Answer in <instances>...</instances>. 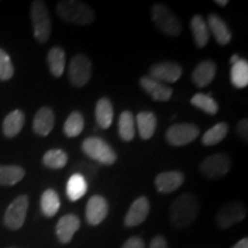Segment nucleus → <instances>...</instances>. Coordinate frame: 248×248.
I'll list each match as a JSON object with an SVG mask.
<instances>
[{
	"instance_id": "nucleus-25",
	"label": "nucleus",
	"mask_w": 248,
	"mask_h": 248,
	"mask_svg": "<svg viewBox=\"0 0 248 248\" xmlns=\"http://www.w3.org/2000/svg\"><path fill=\"white\" fill-rule=\"evenodd\" d=\"M61 200L58 192L53 188H47L40 197V210L45 217H53L60 210Z\"/></svg>"
},
{
	"instance_id": "nucleus-30",
	"label": "nucleus",
	"mask_w": 248,
	"mask_h": 248,
	"mask_svg": "<svg viewBox=\"0 0 248 248\" xmlns=\"http://www.w3.org/2000/svg\"><path fill=\"white\" fill-rule=\"evenodd\" d=\"M231 83L234 88L244 89L248 85V62L244 59L232 64L230 73Z\"/></svg>"
},
{
	"instance_id": "nucleus-9",
	"label": "nucleus",
	"mask_w": 248,
	"mask_h": 248,
	"mask_svg": "<svg viewBox=\"0 0 248 248\" xmlns=\"http://www.w3.org/2000/svg\"><path fill=\"white\" fill-rule=\"evenodd\" d=\"M200 130L193 123H178L173 124L167 130V141L172 146H185L191 144L199 136Z\"/></svg>"
},
{
	"instance_id": "nucleus-28",
	"label": "nucleus",
	"mask_w": 248,
	"mask_h": 248,
	"mask_svg": "<svg viewBox=\"0 0 248 248\" xmlns=\"http://www.w3.org/2000/svg\"><path fill=\"white\" fill-rule=\"evenodd\" d=\"M119 135L123 141H131L136 136V121L132 113L129 110L123 111L119 119Z\"/></svg>"
},
{
	"instance_id": "nucleus-2",
	"label": "nucleus",
	"mask_w": 248,
	"mask_h": 248,
	"mask_svg": "<svg viewBox=\"0 0 248 248\" xmlns=\"http://www.w3.org/2000/svg\"><path fill=\"white\" fill-rule=\"evenodd\" d=\"M59 17L76 26H90L95 18L94 11L86 2L79 0H62L57 4Z\"/></svg>"
},
{
	"instance_id": "nucleus-36",
	"label": "nucleus",
	"mask_w": 248,
	"mask_h": 248,
	"mask_svg": "<svg viewBox=\"0 0 248 248\" xmlns=\"http://www.w3.org/2000/svg\"><path fill=\"white\" fill-rule=\"evenodd\" d=\"M237 131L238 135L240 136V138L247 142L248 140V121L247 119L241 120L237 125Z\"/></svg>"
},
{
	"instance_id": "nucleus-21",
	"label": "nucleus",
	"mask_w": 248,
	"mask_h": 248,
	"mask_svg": "<svg viewBox=\"0 0 248 248\" xmlns=\"http://www.w3.org/2000/svg\"><path fill=\"white\" fill-rule=\"evenodd\" d=\"M191 30L197 47L203 48L204 46L208 44L210 39V31L206 20L201 15L197 14L192 17Z\"/></svg>"
},
{
	"instance_id": "nucleus-12",
	"label": "nucleus",
	"mask_w": 248,
	"mask_h": 248,
	"mask_svg": "<svg viewBox=\"0 0 248 248\" xmlns=\"http://www.w3.org/2000/svg\"><path fill=\"white\" fill-rule=\"evenodd\" d=\"M108 215V202L102 195H92L86 203L85 217L90 225L95 226L104 222Z\"/></svg>"
},
{
	"instance_id": "nucleus-38",
	"label": "nucleus",
	"mask_w": 248,
	"mask_h": 248,
	"mask_svg": "<svg viewBox=\"0 0 248 248\" xmlns=\"http://www.w3.org/2000/svg\"><path fill=\"white\" fill-rule=\"evenodd\" d=\"M232 248H248V239L247 238H244V239L238 241L234 246H232Z\"/></svg>"
},
{
	"instance_id": "nucleus-18",
	"label": "nucleus",
	"mask_w": 248,
	"mask_h": 248,
	"mask_svg": "<svg viewBox=\"0 0 248 248\" xmlns=\"http://www.w3.org/2000/svg\"><path fill=\"white\" fill-rule=\"evenodd\" d=\"M217 67L213 60L201 61L194 70L192 71L191 79L193 84L198 88H206L213 82L216 76Z\"/></svg>"
},
{
	"instance_id": "nucleus-5",
	"label": "nucleus",
	"mask_w": 248,
	"mask_h": 248,
	"mask_svg": "<svg viewBox=\"0 0 248 248\" xmlns=\"http://www.w3.org/2000/svg\"><path fill=\"white\" fill-rule=\"evenodd\" d=\"M82 151L93 161L106 166L116 162L117 155L108 142L99 137H89L82 142Z\"/></svg>"
},
{
	"instance_id": "nucleus-15",
	"label": "nucleus",
	"mask_w": 248,
	"mask_h": 248,
	"mask_svg": "<svg viewBox=\"0 0 248 248\" xmlns=\"http://www.w3.org/2000/svg\"><path fill=\"white\" fill-rule=\"evenodd\" d=\"M80 219L78 216L74 214H68V215L62 216L57 223V238L61 244H69L73 240L74 234L79 230Z\"/></svg>"
},
{
	"instance_id": "nucleus-8",
	"label": "nucleus",
	"mask_w": 248,
	"mask_h": 248,
	"mask_svg": "<svg viewBox=\"0 0 248 248\" xmlns=\"http://www.w3.org/2000/svg\"><path fill=\"white\" fill-rule=\"evenodd\" d=\"M232 166L230 156L226 154H213L200 164V171L209 179H219L228 175Z\"/></svg>"
},
{
	"instance_id": "nucleus-37",
	"label": "nucleus",
	"mask_w": 248,
	"mask_h": 248,
	"mask_svg": "<svg viewBox=\"0 0 248 248\" xmlns=\"http://www.w3.org/2000/svg\"><path fill=\"white\" fill-rule=\"evenodd\" d=\"M150 248H168V244H167L166 238L161 234L155 235L151 241Z\"/></svg>"
},
{
	"instance_id": "nucleus-23",
	"label": "nucleus",
	"mask_w": 248,
	"mask_h": 248,
	"mask_svg": "<svg viewBox=\"0 0 248 248\" xmlns=\"http://www.w3.org/2000/svg\"><path fill=\"white\" fill-rule=\"evenodd\" d=\"M89 184L82 173H74L68 179L66 186V194L70 201H77L82 199L88 192Z\"/></svg>"
},
{
	"instance_id": "nucleus-32",
	"label": "nucleus",
	"mask_w": 248,
	"mask_h": 248,
	"mask_svg": "<svg viewBox=\"0 0 248 248\" xmlns=\"http://www.w3.org/2000/svg\"><path fill=\"white\" fill-rule=\"evenodd\" d=\"M68 162V154L63 150H49L43 156V163L49 169H62Z\"/></svg>"
},
{
	"instance_id": "nucleus-6",
	"label": "nucleus",
	"mask_w": 248,
	"mask_h": 248,
	"mask_svg": "<svg viewBox=\"0 0 248 248\" xmlns=\"http://www.w3.org/2000/svg\"><path fill=\"white\" fill-rule=\"evenodd\" d=\"M92 75L91 60L84 54H77L70 60L68 78L75 88H83L90 82Z\"/></svg>"
},
{
	"instance_id": "nucleus-3",
	"label": "nucleus",
	"mask_w": 248,
	"mask_h": 248,
	"mask_svg": "<svg viewBox=\"0 0 248 248\" xmlns=\"http://www.w3.org/2000/svg\"><path fill=\"white\" fill-rule=\"evenodd\" d=\"M31 22L33 27V36L40 44H44L51 37L52 21L46 4L42 0H35L30 8Z\"/></svg>"
},
{
	"instance_id": "nucleus-33",
	"label": "nucleus",
	"mask_w": 248,
	"mask_h": 248,
	"mask_svg": "<svg viewBox=\"0 0 248 248\" xmlns=\"http://www.w3.org/2000/svg\"><path fill=\"white\" fill-rule=\"evenodd\" d=\"M191 104L194 107L199 108L208 115H215L218 111V104L210 97L209 94H203V93H197L191 99Z\"/></svg>"
},
{
	"instance_id": "nucleus-19",
	"label": "nucleus",
	"mask_w": 248,
	"mask_h": 248,
	"mask_svg": "<svg viewBox=\"0 0 248 248\" xmlns=\"http://www.w3.org/2000/svg\"><path fill=\"white\" fill-rule=\"evenodd\" d=\"M207 24H208L210 35L214 36V38H215V40L219 45L225 46L231 42V30L229 29L228 24H226L218 15L210 14L208 16Z\"/></svg>"
},
{
	"instance_id": "nucleus-7",
	"label": "nucleus",
	"mask_w": 248,
	"mask_h": 248,
	"mask_svg": "<svg viewBox=\"0 0 248 248\" xmlns=\"http://www.w3.org/2000/svg\"><path fill=\"white\" fill-rule=\"evenodd\" d=\"M28 208H29V197L26 194L18 195L12 201L6 209L4 223L9 230H18L26 221Z\"/></svg>"
},
{
	"instance_id": "nucleus-24",
	"label": "nucleus",
	"mask_w": 248,
	"mask_h": 248,
	"mask_svg": "<svg viewBox=\"0 0 248 248\" xmlns=\"http://www.w3.org/2000/svg\"><path fill=\"white\" fill-rule=\"evenodd\" d=\"M114 120V107L108 98L99 99L95 105V121L101 129L109 128Z\"/></svg>"
},
{
	"instance_id": "nucleus-14",
	"label": "nucleus",
	"mask_w": 248,
	"mask_h": 248,
	"mask_svg": "<svg viewBox=\"0 0 248 248\" xmlns=\"http://www.w3.org/2000/svg\"><path fill=\"white\" fill-rule=\"evenodd\" d=\"M139 84H140L142 90L155 101H169L172 95L171 88L159 82V80L152 78L150 76L140 77Z\"/></svg>"
},
{
	"instance_id": "nucleus-39",
	"label": "nucleus",
	"mask_w": 248,
	"mask_h": 248,
	"mask_svg": "<svg viewBox=\"0 0 248 248\" xmlns=\"http://www.w3.org/2000/svg\"><path fill=\"white\" fill-rule=\"evenodd\" d=\"M215 4L221 6V7H224V6L229 4V1L228 0H215Z\"/></svg>"
},
{
	"instance_id": "nucleus-22",
	"label": "nucleus",
	"mask_w": 248,
	"mask_h": 248,
	"mask_svg": "<svg viewBox=\"0 0 248 248\" xmlns=\"http://www.w3.org/2000/svg\"><path fill=\"white\" fill-rule=\"evenodd\" d=\"M136 125L138 128L140 138L144 140H148L154 136L157 125V119L152 111H140L136 117Z\"/></svg>"
},
{
	"instance_id": "nucleus-17",
	"label": "nucleus",
	"mask_w": 248,
	"mask_h": 248,
	"mask_svg": "<svg viewBox=\"0 0 248 248\" xmlns=\"http://www.w3.org/2000/svg\"><path fill=\"white\" fill-rule=\"evenodd\" d=\"M184 181V173L181 171H164L155 177V186L157 192L168 194L178 190Z\"/></svg>"
},
{
	"instance_id": "nucleus-34",
	"label": "nucleus",
	"mask_w": 248,
	"mask_h": 248,
	"mask_svg": "<svg viewBox=\"0 0 248 248\" xmlns=\"http://www.w3.org/2000/svg\"><path fill=\"white\" fill-rule=\"evenodd\" d=\"M14 76V66L11 57L0 48V80L6 82Z\"/></svg>"
},
{
	"instance_id": "nucleus-40",
	"label": "nucleus",
	"mask_w": 248,
	"mask_h": 248,
	"mask_svg": "<svg viewBox=\"0 0 248 248\" xmlns=\"http://www.w3.org/2000/svg\"><path fill=\"white\" fill-rule=\"evenodd\" d=\"M239 60H240V58L238 57L237 54H234V55H232V57H231V60H230V62H231V64H234L235 62H238Z\"/></svg>"
},
{
	"instance_id": "nucleus-1",
	"label": "nucleus",
	"mask_w": 248,
	"mask_h": 248,
	"mask_svg": "<svg viewBox=\"0 0 248 248\" xmlns=\"http://www.w3.org/2000/svg\"><path fill=\"white\" fill-rule=\"evenodd\" d=\"M199 212L200 203L198 198L192 193H183L170 206V222L177 229L186 228L197 219Z\"/></svg>"
},
{
	"instance_id": "nucleus-11",
	"label": "nucleus",
	"mask_w": 248,
	"mask_h": 248,
	"mask_svg": "<svg viewBox=\"0 0 248 248\" xmlns=\"http://www.w3.org/2000/svg\"><path fill=\"white\" fill-rule=\"evenodd\" d=\"M183 68L176 62H157L150 68V77L161 83H175L181 78Z\"/></svg>"
},
{
	"instance_id": "nucleus-4",
	"label": "nucleus",
	"mask_w": 248,
	"mask_h": 248,
	"mask_svg": "<svg viewBox=\"0 0 248 248\" xmlns=\"http://www.w3.org/2000/svg\"><path fill=\"white\" fill-rule=\"evenodd\" d=\"M152 20L161 32L169 37H177L182 33V23L175 13L164 4H155L152 7Z\"/></svg>"
},
{
	"instance_id": "nucleus-27",
	"label": "nucleus",
	"mask_w": 248,
	"mask_h": 248,
	"mask_svg": "<svg viewBox=\"0 0 248 248\" xmlns=\"http://www.w3.org/2000/svg\"><path fill=\"white\" fill-rule=\"evenodd\" d=\"M26 176V170L20 166L0 164V185L13 186L20 183Z\"/></svg>"
},
{
	"instance_id": "nucleus-35",
	"label": "nucleus",
	"mask_w": 248,
	"mask_h": 248,
	"mask_svg": "<svg viewBox=\"0 0 248 248\" xmlns=\"http://www.w3.org/2000/svg\"><path fill=\"white\" fill-rule=\"evenodd\" d=\"M122 248H145V241L139 237H131L122 245Z\"/></svg>"
},
{
	"instance_id": "nucleus-13",
	"label": "nucleus",
	"mask_w": 248,
	"mask_h": 248,
	"mask_svg": "<svg viewBox=\"0 0 248 248\" xmlns=\"http://www.w3.org/2000/svg\"><path fill=\"white\" fill-rule=\"evenodd\" d=\"M151 204L146 197H139L133 201L124 218V224L128 228L140 225L150 214Z\"/></svg>"
},
{
	"instance_id": "nucleus-16",
	"label": "nucleus",
	"mask_w": 248,
	"mask_h": 248,
	"mask_svg": "<svg viewBox=\"0 0 248 248\" xmlns=\"http://www.w3.org/2000/svg\"><path fill=\"white\" fill-rule=\"evenodd\" d=\"M55 124V115L52 108L44 106L37 110L35 117H33L32 129L36 135L46 137L51 133Z\"/></svg>"
},
{
	"instance_id": "nucleus-31",
	"label": "nucleus",
	"mask_w": 248,
	"mask_h": 248,
	"mask_svg": "<svg viewBox=\"0 0 248 248\" xmlns=\"http://www.w3.org/2000/svg\"><path fill=\"white\" fill-rule=\"evenodd\" d=\"M85 121L82 113L79 111H73L69 116L67 117L66 122L63 124V132L68 138H75L82 133L84 130Z\"/></svg>"
},
{
	"instance_id": "nucleus-10",
	"label": "nucleus",
	"mask_w": 248,
	"mask_h": 248,
	"mask_svg": "<svg viewBox=\"0 0 248 248\" xmlns=\"http://www.w3.org/2000/svg\"><path fill=\"white\" fill-rule=\"evenodd\" d=\"M246 214L247 208L245 204L237 201H231L223 204L218 210L216 215V224L219 229L225 230L237 223H240L246 217Z\"/></svg>"
},
{
	"instance_id": "nucleus-26",
	"label": "nucleus",
	"mask_w": 248,
	"mask_h": 248,
	"mask_svg": "<svg viewBox=\"0 0 248 248\" xmlns=\"http://www.w3.org/2000/svg\"><path fill=\"white\" fill-rule=\"evenodd\" d=\"M47 64L49 73L54 77H60L63 75L66 69V52L63 48L54 46L49 49L47 54Z\"/></svg>"
},
{
	"instance_id": "nucleus-20",
	"label": "nucleus",
	"mask_w": 248,
	"mask_h": 248,
	"mask_svg": "<svg viewBox=\"0 0 248 248\" xmlns=\"http://www.w3.org/2000/svg\"><path fill=\"white\" fill-rule=\"evenodd\" d=\"M24 123H26V115L22 110L15 109L11 111L2 122V132H4L5 137H16L23 129Z\"/></svg>"
},
{
	"instance_id": "nucleus-29",
	"label": "nucleus",
	"mask_w": 248,
	"mask_h": 248,
	"mask_svg": "<svg viewBox=\"0 0 248 248\" xmlns=\"http://www.w3.org/2000/svg\"><path fill=\"white\" fill-rule=\"evenodd\" d=\"M228 132H229L228 123H224V122L217 123L216 125H214L213 128L207 130V131L203 133L201 142H202L203 146H215V145L219 144V142H221L223 139L228 136Z\"/></svg>"
}]
</instances>
